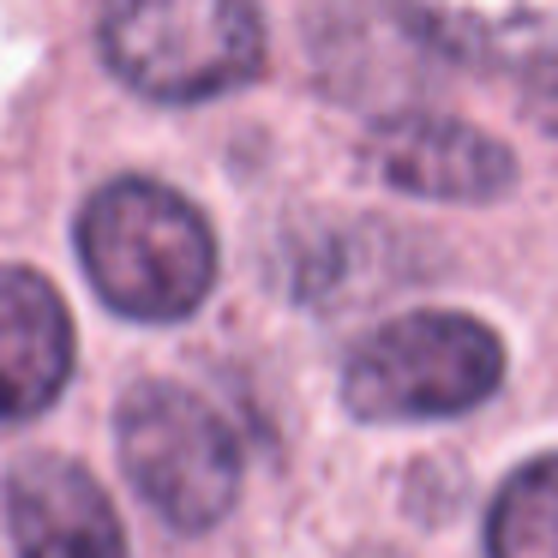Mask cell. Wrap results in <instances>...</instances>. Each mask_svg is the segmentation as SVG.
<instances>
[{"label":"cell","mask_w":558,"mask_h":558,"mask_svg":"<svg viewBox=\"0 0 558 558\" xmlns=\"http://www.w3.org/2000/svg\"><path fill=\"white\" fill-rule=\"evenodd\" d=\"M397 13L414 37L474 66L558 61V0H397Z\"/></svg>","instance_id":"8"},{"label":"cell","mask_w":558,"mask_h":558,"mask_svg":"<svg viewBox=\"0 0 558 558\" xmlns=\"http://www.w3.org/2000/svg\"><path fill=\"white\" fill-rule=\"evenodd\" d=\"M73 378V318L37 270L0 265V421L43 414Z\"/></svg>","instance_id":"7"},{"label":"cell","mask_w":558,"mask_h":558,"mask_svg":"<svg viewBox=\"0 0 558 558\" xmlns=\"http://www.w3.org/2000/svg\"><path fill=\"white\" fill-rule=\"evenodd\" d=\"M102 54L145 97L205 102L265 66V25L253 0H102Z\"/></svg>","instance_id":"2"},{"label":"cell","mask_w":558,"mask_h":558,"mask_svg":"<svg viewBox=\"0 0 558 558\" xmlns=\"http://www.w3.org/2000/svg\"><path fill=\"white\" fill-rule=\"evenodd\" d=\"M121 469L169 529L205 534L229 517L241 450L222 414L186 385H138L121 402Z\"/></svg>","instance_id":"4"},{"label":"cell","mask_w":558,"mask_h":558,"mask_svg":"<svg viewBox=\"0 0 558 558\" xmlns=\"http://www.w3.org/2000/svg\"><path fill=\"white\" fill-rule=\"evenodd\" d=\"M505 378L498 337L469 313H402L349 354L342 397L361 421H445L469 414Z\"/></svg>","instance_id":"3"},{"label":"cell","mask_w":558,"mask_h":558,"mask_svg":"<svg viewBox=\"0 0 558 558\" xmlns=\"http://www.w3.org/2000/svg\"><path fill=\"white\" fill-rule=\"evenodd\" d=\"M7 529L19 558H126L109 493L66 457H19L7 474Z\"/></svg>","instance_id":"6"},{"label":"cell","mask_w":558,"mask_h":558,"mask_svg":"<svg viewBox=\"0 0 558 558\" xmlns=\"http://www.w3.org/2000/svg\"><path fill=\"white\" fill-rule=\"evenodd\" d=\"M493 558H558V457H534L498 486L486 517Z\"/></svg>","instance_id":"9"},{"label":"cell","mask_w":558,"mask_h":558,"mask_svg":"<svg viewBox=\"0 0 558 558\" xmlns=\"http://www.w3.org/2000/svg\"><path fill=\"white\" fill-rule=\"evenodd\" d=\"M529 109H534V121H541V126H553V133H558V61L541 66V85L529 90Z\"/></svg>","instance_id":"10"},{"label":"cell","mask_w":558,"mask_h":558,"mask_svg":"<svg viewBox=\"0 0 558 558\" xmlns=\"http://www.w3.org/2000/svg\"><path fill=\"white\" fill-rule=\"evenodd\" d=\"M90 289L126 318L169 325L198 313L217 282V241L181 193L157 181H114L78 217Z\"/></svg>","instance_id":"1"},{"label":"cell","mask_w":558,"mask_h":558,"mask_svg":"<svg viewBox=\"0 0 558 558\" xmlns=\"http://www.w3.org/2000/svg\"><path fill=\"white\" fill-rule=\"evenodd\" d=\"M366 162L385 174L397 193L450 198V205H481L510 186V157L486 133L445 114H390L366 133Z\"/></svg>","instance_id":"5"}]
</instances>
